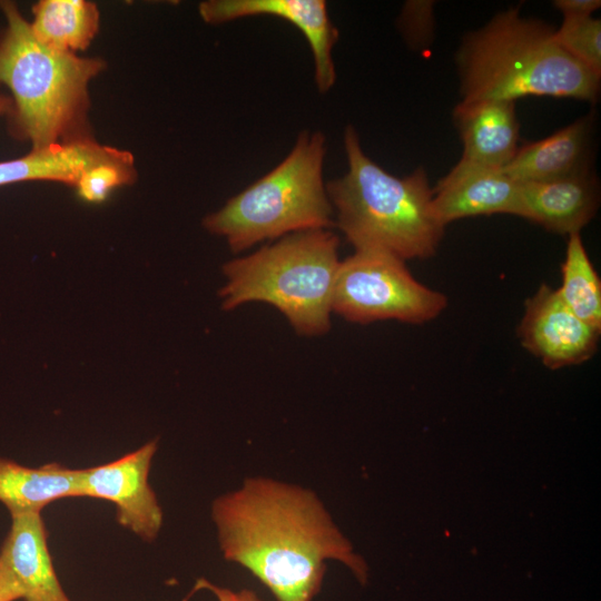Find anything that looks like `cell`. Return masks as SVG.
<instances>
[{
    "instance_id": "6da1fadb",
    "label": "cell",
    "mask_w": 601,
    "mask_h": 601,
    "mask_svg": "<svg viewBox=\"0 0 601 601\" xmlns=\"http://www.w3.org/2000/svg\"><path fill=\"white\" fill-rule=\"evenodd\" d=\"M211 519L224 559L252 573L276 601H313L327 560L343 563L366 582L364 561L311 489L247 477L213 501Z\"/></svg>"
},
{
    "instance_id": "7a4b0ae2",
    "label": "cell",
    "mask_w": 601,
    "mask_h": 601,
    "mask_svg": "<svg viewBox=\"0 0 601 601\" xmlns=\"http://www.w3.org/2000/svg\"><path fill=\"white\" fill-rule=\"evenodd\" d=\"M554 31L514 7L465 33L455 52L462 100L538 96L595 102L601 76L563 50Z\"/></svg>"
},
{
    "instance_id": "3957f363",
    "label": "cell",
    "mask_w": 601,
    "mask_h": 601,
    "mask_svg": "<svg viewBox=\"0 0 601 601\" xmlns=\"http://www.w3.org/2000/svg\"><path fill=\"white\" fill-rule=\"evenodd\" d=\"M0 83L11 92L9 128L32 150L89 138L88 83L105 67L40 42L12 1H0Z\"/></svg>"
},
{
    "instance_id": "277c9868",
    "label": "cell",
    "mask_w": 601,
    "mask_h": 601,
    "mask_svg": "<svg viewBox=\"0 0 601 601\" xmlns=\"http://www.w3.org/2000/svg\"><path fill=\"white\" fill-rule=\"evenodd\" d=\"M348 169L328 181L326 193L336 208L335 225L355 250H374L400 259L435 255L445 226L432 204L427 174L418 167L396 177L362 149L354 127L344 131Z\"/></svg>"
},
{
    "instance_id": "5b68a950",
    "label": "cell",
    "mask_w": 601,
    "mask_h": 601,
    "mask_svg": "<svg viewBox=\"0 0 601 601\" xmlns=\"http://www.w3.org/2000/svg\"><path fill=\"white\" fill-rule=\"evenodd\" d=\"M338 237L329 229L280 237L223 266L221 307L263 302L277 308L303 336L329 331L338 259Z\"/></svg>"
},
{
    "instance_id": "8992f818",
    "label": "cell",
    "mask_w": 601,
    "mask_h": 601,
    "mask_svg": "<svg viewBox=\"0 0 601 601\" xmlns=\"http://www.w3.org/2000/svg\"><path fill=\"white\" fill-rule=\"evenodd\" d=\"M325 152L321 131H302L285 159L207 216L205 228L235 253L266 239L329 229L335 221L323 180Z\"/></svg>"
},
{
    "instance_id": "52a82bcc",
    "label": "cell",
    "mask_w": 601,
    "mask_h": 601,
    "mask_svg": "<svg viewBox=\"0 0 601 601\" xmlns=\"http://www.w3.org/2000/svg\"><path fill=\"white\" fill-rule=\"evenodd\" d=\"M447 306L446 296L410 273L405 260L382 252L355 250L339 262L332 312L348 322L395 319L424 324Z\"/></svg>"
},
{
    "instance_id": "ba28073f",
    "label": "cell",
    "mask_w": 601,
    "mask_h": 601,
    "mask_svg": "<svg viewBox=\"0 0 601 601\" xmlns=\"http://www.w3.org/2000/svg\"><path fill=\"white\" fill-rule=\"evenodd\" d=\"M157 442L107 464L80 470V494L112 502L120 525L146 541L154 540L161 525L162 512L148 474Z\"/></svg>"
},
{
    "instance_id": "9c48e42d",
    "label": "cell",
    "mask_w": 601,
    "mask_h": 601,
    "mask_svg": "<svg viewBox=\"0 0 601 601\" xmlns=\"http://www.w3.org/2000/svg\"><path fill=\"white\" fill-rule=\"evenodd\" d=\"M600 332L571 312L556 289L545 284L525 300L518 327L522 346L552 370L589 361L597 352Z\"/></svg>"
},
{
    "instance_id": "30bf717a",
    "label": "cell",
    "mask_w": 601,
    "mask_h": 601,
    "mask_svg": "<svg viewBox=\"0 0 601 601\" xmlns=\"http://www.w3.org/2000/svg\"><path fill=\"white\" fill-rule=\"evenodd\" d=\"M201 19L211 24L253 16H273L287 20L306 38L312 50L315 83L321 93L335 83L332 50L338 30L324 0H208L199 4Z\"/></svg>"
},
{
    "instance_id": "8fae6325",
    "label": "cell",
    "mask_w": 601,
    "mask_h": 601,
    "mask_svg": "<svg viewBox=\"0 0 601 601\" xmlns=\"http://www.w3.org/2000/svg\"><path fill=\"white\" fill-rule=\"evenodd\" d=\"M453 121L463 145L453 170L503 169L519 149L515 101L461 100L453 110Z\"/></svg>"
},
{
    "instance_id": "7c38bea8",
    "label": "cell",
    "mask_w": 601,
    "mask_h": 601,
    "mask_svg": "<svg viewBox=\"0 0 601 601\" xmlns=\"http://www.w3.org/2000/svg\"><path fill=\"white\" fill-rule=\"evenodd\" d=\"M439 220L447 224L467 217L509 214L521 217V183L503 169H451L433 188Z\"/></svg>"
},
{
    "instance_id": "4fadbf2b",
    "label": "cell",
    "mask_w": 601,
    "mask_h": 601,
    "mask_svg": "<svg viewBox=\"0 0 601 601\" xmlns=\"http://www.w3.org/2000/svg\"><path fill=\"white\" fill-rule=\"evenodd\" d=\"M521 194L522 218L568 236L580 233L594 217L600 195L593 171L521 183Z\"/></svg>"
},
{
    "instance_id": "5bb4252c",
    "label": "cell",
    "mask_w": 601,
    "mask_h": 601,
    "mask_svg": "<svg viewBox=\"0 0 601 601\" xmlns=\"http://www.w3.org/2000/svg\"><path fill=\"white\" fill-rule=\"evenodd\" d=\"M593 115H587L540 140L519 147L503 170L519 183L592 171Z\"/></svg>"
},
{
    "instance_id": "9a60e30c",
    "label": "cell",
    "mask_w": 601,
    "mask_h": 601,
    "mask_svg": "<svg viewBox=\"0 0 601 601\" xmlns=\"http://www.w3.org/2000/svg\"><path fill=\"white\" fill-rule=\"evenodd\" d=\"M11 528L1 546L7 564L26 601H71L56 574L40 513L11 515Z\"/></svg>"
},
{
    "instance_id": "2e32d148",
    "label": "cell",
    "mask_w": 601,
    "mask_h": 601,
    "mask_svg": "<svg viewBox=\"0 0 601 601\" xmlns=\"http://www.w3.org/2000/svg\"><path fill=\"white\" fill-rule=\"evenodd\" d=\"M130 159V152L99 145L89 137L0 161V186L29 180H52L76 186L85 171L99 164Z\"/></svg>"
},
{
    "instance_id": "e0dca14e",
    "label": "cell",
    "mask_w": 601,
    "mask_h": 601,
    "mask_svg": "<svg viewBox=\"0 0 601 601\" xmlns=\"http://www.w3.org/2000/svg\"><path fill=\"white\" fill-rule=\"evenodd\" d=\"M79 497L80 470L57 463L27 467L0 457V502L11 515L40 513L49 503Z\"/></svg>"
},
{
    "instance_id": "ac0fdd59",
    "label": "cell",
    "mask_w": 601,
    "mask_h": 601,
    "mask_svg": "<svg viewBox=\"0 0 601 601\" xmlns=\"http://www.w3.org/2000/svg\"><path fill=\"white\" fill-rule=\"evenodd\" d=\"M33 36L56 50L76 53L86 49L99 29V11L85 0H41L33 8Z\"/></svg>"
},
{
    "instance_id": "d6986e66",
    "label": "cell",
    "mask_w": 601,
    "mask_h": 601,
    "mask_svg": "<svg viewBox=\"0 0 601 601\" xmlns=\"http://www.w3.org/2000/svg\"><path fill=\"white\" fill-rule=\"evenodd\" d=\"M561 270L560 298L580 319L601 331V283L580 233L569 236Z\"/></svg>"
},
{
    "instance_id": "ffe728a7",
    "label": "cell",
    "mask_w": 601,
    "mask_h": 601,
    "mask_svg": "<svg viewBox=\"0 0 601 601\" xmlns=\"http://www.w3.org/2000/svg\"><path fill=\"white\" fill-rule=\"evenodd\" d=\"M555 41L570 56L601 76V21L592 17L563 19Z\"/></svg>"
},
{
    "instance_id": "44dd1931",
    "label": "cell",
    "mask_w": 601,
    "mask_h": 601,
    "mask_svg": "<svg viewBox=\"0 0 601 601\" xmlns=\"http://www.w3.org/2000/svg\"><path fill=\"white\" fill-rule=\"evenodd\" d=\"M135 177L134 159L110 161L85 171L75 187L83 200L100 203L112 189L130 184Z\"/></svg>"
},
{
    "instance_id": "7402d4cb",
    "label": "cell",
    "mask_w": 601,
    "mask_h": 601,
    "mask_svg": "<svg viewBox=\"0 0 601 601\" xmlns=\"http://www.w3.org/2000/svg\"><path fill=\"white\" fill-rule=\"evenodd\" d=\"M435 2L430 0L406 1L397 19V27L405 42L413 50L425 51L435 35Z\"/></svg>"
},
{
    "instance_id": "603a6c76",
    "label": "cell",
    "mask_w": 601,
    "mask_h": 601,
    "mask_svg": "<svg viewBox=\"0 0 601 601\" xmlns=\"http://www.w3.org/2000/svg\"><path fill=\"white\" fill-rule=\"evenodd\" d=\"M197 590L210 591L217 601H263L254 591L249 589L234 591L228 588L216 585L204 578L197 580L194 591Z\"/></svg>"
},
{
    "instance_id": "cb8c5ba5",
    "label": "cell",
    "mask_w": 601,
    "mask_h": 601,
    "mask_svg": "<svg viewBox=\"0 0 601 601\" xmlns=\"http://www.w3.org/2000/svg\"><path fill=\"white\" fill-rule=\"evenodd\" d=\"M552 6L558 9L563 19H577L592 17V13L601 7L600 0H555Z\"/></svg>"
},
{
    "instance_id": "d4e9b609",
    "label": "cell",
    "mask_w": 601,
    "mask_h": 601,
    "mask_svg": "<svg viewBox=\"0 0 601 601\" xmlns=\"http://www.w3.org/2000/svg\"><path fill=\"white\" fill-rule=\"evenodd\" d=\"M22 599V591L7 564L0 559V601Z\"/></svg>"
},
{
    "instance_id": "484cf974",
    "label": "cell",
    "mask_w": 601,
    "mask_h": 601,
    "mask_svg": "<svg viewBox=\"0 0 601 601\" xmlns=\"http://www.w3.org/2000/svg\"><path fill=\"white\" fill-rule=\"evenodd\" d=\"M12 109L11 97L0 93V116H9Z\"/></svg>"
}]
</instances>
